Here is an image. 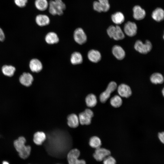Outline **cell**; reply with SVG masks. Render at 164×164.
<instances>
[{"label": "cell", "mask_w": 164, "mask_h": 164, "mask_svg": "<svg viewBox=\"0 0 164 164\" xmlns=\"http://www.w3.org/2000/svg\"><path fill=\"white\" fill-rule=\"evenodd\" d=\"M107 33L109 36L116 40L123 39L125 37V35L120 27L116 26H111L108 28Z\"/></svg>", "instance_id": "obj_3"}, {"label": "cell", "mask_w": 164, "mask_h": 164, "mask_svg": "<svg viewBox=\"0 0 164 164\" xmlns=\"http://www.w3.org/2000/svg\"><path fill=\"white\" fill-rule=\"evenodd\" d=\"M110 150L104 148L99 147L96 149L93 156L94 159L98 161H101L110 155Z\"/></svg>", "instance_id": "obj_10"}, {"label": "cell", "mask_w": 164, "mask_h": 164, "mask_svg": "<svg viewBox=\"0 0 164 164\" xmlns=\"http://www.w3.org/2000/svg\"><path fill=\"white\" fill-rule=\"evenodd\" d=\"M134 47L137 51L142 54H145L151 50L152 45L151 42L148 40H146L145 43H143L140 40H138L135 42Z\"/></svg>", "instance_id": "obj_5"}, {"label": "cell", "mask_w": 164, "mask_h": 164, "mask_svg": "<svg viewBox=\"0 0 164 164\" xmlns=\"http://www.w3.org/2000/svg\"><path fill=\"white\" fill-rule=\"evenodd\" d=\"M162 95H163V96H164V88H163V89L162 90Z\"/></svg>", "instance_id": "obj_36"}, {"label": "cell", "mask_w": 164, "mask_h": 164, "mask_svg": "<svg viewBox=\"0 0 164 164\" xmlns=\"http://www.w3.org/2000/svg\"><path fill=\"white\" fill-rule=\"evenodd\" d=\"M111 19L114 23L119 25L122 24L124 22L125 18L122 13L117 12L111 15Z\"/></svg>", "instance_id": "obj_24"}, {"label": "cell", "mask_w": 164, "mask_h": 164, "mask_svg": "<svg viewBox=\"0 0 164 164\" xmlns=\"http://www.w3.org/2000/svg\"><path fill=\"white\" fill-rule=\"evenodd\" d=\"M15 4L19 8H23L26 6L28 0H14Z\"/></svg>", "instance_id": "obj_32"}, {"label": "cell", "mask_w": 164, "mask_h": 164, "mask_svg": "<svg viewBox=\"0 0 164 164\" xmlns=\"http://www.w3.org/2000/svg\"><path fill=\"white\" fill-rule=\"evenodd\" d=\"M29 65L30 70L33 72L38 73L40 72L43 67L41 62L36 58L31 60Z\"/></svg>", "instance_id": "obj_15"}, {"label": "cell", "mask_w": 164, "mask_h": 164, "mask_svg": "<svg viewBox=\"0 0 164 164\" xmlns=\"http://www.w3.org/2000/svg\"><path fill=\"white\" fill-rule=\"evenodd\" d=\"M2 164H10L7 161H4L2 162Z\"/></svg>", "instance_id": "obj_35"}, {"label": "cell", "mask_w": 164, "mask_h": 164, "mask_svg": "<svg viewBox=\"0 0 164 164\" xmlns=\"http://www.w3.org/2000/svg\"><path fill=\"white\" fill-rule=\"evenodd\" d=\"M124 30L127 35L130 37H132L135 35L137 33V27L135 22L128 21L125 24Z\"/></svg>", "instance_id": "obj_11"}, {"label": "cell", "mask_w": 164, "mask_h": 164, "mask_svg": "<svg viewBox=\"0 0 164 164\" xmlns=\"http://www.w3.org/2000/svg\"><path fill=\"white\" fill-rule=\"evenodd\" d=\"M15 70V68L11 65H4L2 68V71L3 74L9 77L13 76Z\"/></svg>", "instance_id": "obj_23"}, {"label": "cell", "mask_w": 164, "mask_h": 164, "mask_svg": "<svg viewBox=\"0 0 164 164\" xmlns=\"http://www.w3.org/2000/svg\"><path fill=\"white\" fill-rule=\"evenodd\" d=\"M93 116V111L90 109H87L79 114V123L82 125H89L91 124Z\"/></svg>", "instance_id": "obj_7"}, {"label": "cell", "mask_w": 164, "mask_h": 164, "mask_svg": "<svg viewBox=\"0 0 164 164\" xmlns=\"http://www.w3.org/2000/svg\"><path fill=\"white\" fill-rule=\"evenodd\" d=\"M70 60L71 63L73 65L80 64L83 60L82 55L79 52H74L72 54Z\"/></svg>", "instance_id": "obj_26"}, {"label": "cell", "mask_w": 164, "mask_h": 164, "mask_svg": "<svg viewBox=\"0 0 164 164\" xmlns=\"http://www.w3.org/2000/svg\"><path fill=\"white\" fill-rule=\"evenodd\" d=\"M116 159L110 155L107 157L103 160V164H116Z\"/></svg>", "instance_id": "obj_31"}, {"label": "cell", "mask_w": 164, "mask_h": 164, "mask_svg": "<svg viewBox=\"0 0 164 164\" xmlns=\"http://www.w3.org/2000/svg\"><path fill=\"white\" fill-rule=\"evenodd\" d=\"M79 150L74 149L70 150L67 155V159L69 164H86L83 159H78L80 155Z\"/></svg>", "instance_id": "obj_4"}, {"label": "cell", "mask_w": 164, "mask_h": 164, "mask_svg": "<svg viewBox=\"0 0 164 164\" xmlns=\"http://www.w3.org/2000/svg\"><path fill=\"white\" fill-rule=\"evenodd\" d=\"M152 19L156 21L160 22L163 20L164 18V11L160 8H158L155 9L152 14Z\"/></svg>", "instance_id": "obj_21"}, {"label": "cell", "mask_w": 164, "mask_h": 164, "mask_svg": "<svg viewBox=\"0 0 164 164\" xmlns=\"http://www.w3.org/2000/svg\"><path fill=\"white\" fill-rule=\"evenodd\" d=\"M45 40L48 44H53L57 43L59 41V38L56 33L50 32L46 36Z\"/></svg>", "instance_id": "obj_22"}, {"label": "cell", "mask_w": 164, "mask_h": 164, "mask_svg": "<svg viewBox=\"0 0 164 164\" xmlns=\"http://www.w3.org/2000/svg\"><path fill=\"white\" fill-rule=\"evenodd\" d=\"M67 124L72 128L78 127L79 123L78 117L75 114H72L69 115L67 117Z\"/></svg>", "instance_id": "obj_20"}, {"label": "cell", "mask_w": 164, "mask_h": 164, "mask_svg": "<svg viewBox=\"0 0 164 164\" xmlns=\"http://www.w3.org/2000/svg\"><path fill=\"white\" fill-rule=\"evenodd\" d=\"M89 145L91 147L97 149L100 147L101 142L100 139L97 136L91 137L90 139Z\"/></svg>", "instance_id": "obj_29"}, {"label": "cell", "mask_w": 164, "mask_h": 164, "mask_svg": "<svg viewBox=\"0 0 164 164\" xmlns=\"http://www.w3.org/2000/svg\"><path fill=\"white\" fill-rule=\"evenodd\" d=\"M85 102L87 106L90 108L94 107L97 102L96 96L94 94H91L88 95L85 98Z\"/></svg>", "instance_id": "obj_27"}, {"label": "cell", "mask_w": 164, "mask_h": 164, "mask_svg": "<svg viewBox=\"0 0 164 164\" xmlns=\"http://www.w3.org/2000/svg\"><path fill=\"white\" fill-rule=\"evenodd\" d=\"M73 37L75 41L80 45L85 43L87 40L86 35L83 29L81 28H78L75 30Z\"/></svg>", "instance_id": "obj_9"}, {"label": "cell", "mask_w": 164, "mask_h": 164, "mask_svg": "<svg viewBox=\"0 0 164 164\" xmlns=\"http://www.w3.org/2000/svg\"><path fill=\"white\" fill-rule=\"evenodd\" d=\"M118 92L121 97L128 98L132 94V91L130 87L125 84H121L118 87Z\"/></svg>", "instance_id": "obj_13"}, {"label": "cell", "mask_w": 164, "mask_h": 164, "mask_svg": "<svg viewBox=\"0 0 164 164\" xmlns=\"http://www.w3.org/2000/svg\"><path fill=\"white\" fill-rule=\"evenodd\" d=\"M117 87V84L115 82L113 81L110 82L106 90L100 95V101L102 103L105 102L110 97L111 94L116 89Z\"/></svg>", "instance_id": "obj_6"}, {"label": "cell", "mask_w": 164, "mask_h": 164, "mask_svg": "<svg viewBox=\"0 0 164 164\" xmlns=\"http://www.w3.org/2000/svg\"><path fill=\"white\" fill-rule=\"evenodd\" d=\"M151 82L155 84H161L164 81L162 75L160 73H155L152 74L150 77Z\"/></svg>", "instance_id": "obj_28"}, {"label": "cell", "mask_w": 164, "mask_h": 164, "mask_svg": "<svg viewBox=\"0 0 164 164\" xmlns=\"http://www.w3.org/2000/svg\"><path fill=\"white\" fill-rule=\"evenodd\" d=\"M133 17L136 20H140L143 19L146 15L144 9L139 5L134 6L133 8Z\"/></svg>", "instance_id": "obj_14"}, {"label": "cell", "mask_w": 164, "mask_h": 164, "mask_svg": "<svg viewBox=\"0 0 164 164\" xmlns=\"http://www.w3.org/2000/svg\"><path fill=\"white\" fill-rule=\"evenodd\" d=\"M49 11L52 15H61L66 9L65 4L62 0H51L49 2Z\"/></svg>", "instance_id": "obj_2"}, {"label": "cell", "mask_w": 164, "mask_h": 164, "mask_svg": "<svg viewBox=\"0 0 164 164\" xmlns=\"http://www.w3.org/2000/svg\"><path fill=\"white\" fill-rule=\"evenodd\" d=\"M26 140L23 136H20L15 140L13 142L14 147L18 152L20 157L23 159L27 158L30 155L31 147L26 145Z\"/></svg>", "instance_id": "obj_1"}, {"label": "cell", "mask_w": 164, "mask_h": 164, "mask_svg": "<svg viewBox=\"0 0 164 164\" xmlns=\"http://www.w3.org/2000/svg\"><path fill=\"white\" fill-rule=\"evenodd\" d=\"M93 8L94 10L98 12H106L110 8L108 0H98L93 3Z\"/></svg>", "instance_id": "obj_8"}, {"label": "cell", "mask_w": 164, "mask_h": 164, "mask_svg": "<svg viewBox=\"0 0 164 164\" xmlns=\"http://www.w3.org/2000/svg\"><path fill=\"white\" fill-rule=\"evenodd\" d=\"M5 35L2 29L0 27V41H3L5 39Z\"/></svg>", "instance_id": "obj_34"}, {"label": "cell", "mask_w": 164, "mask_h": 164, "mask_svg": "<svg viewBox=\"0 0 164 164\" xmlns=\"http://www.w3.org/2000/svg\"><path fill=\"white\" fill-rule=\"evenodd\" d=\"M46 139V135L43 132H37L33 135V141L37 145H41Z\"/></svg>", "instance_id": "obj_19"}, {"label": "cell", "mask_w": 164, "mask_h": 164, "mask_svg": "<svg viewBox=\"0 0 164 164\" xmlns=\"http://www.w3.org/2000/svg\"><path fill=\"white\" fill-rule=\"evenodd\" d=\"M110 103L112 107L115 108H118L121 105L122 100L119 95H115L111 99Z\"/></svg>", "instance_id": "obj_30"}, {"label": "cell", "mask_w": 164, "mask_h": 164, "mask_svg": "<svg viewBox=\"0 0 164 164\" xmlns=\"http://www.w3.org/2000/svg\"><path fill=\"white\" fill-rule=\"evenodd\" d=\"M33 80L32 75L29 73H23L19 77L20 83L22 85L27 87L32 84Z\"/></svg>", "instance_id": "obj_12"}, {"label": "cell", "mask_w": 164, "mask_h": 164, "mask_svg": "<svg viewBox=\"0 0 164 164\" xmlns=\"http://www.w3.org/2000/svg\"><path fill=\"white\" fill-rule=\"evenodd\" d=\"M34 4L36 8L40 11H44L48 7L49 2L47 0H35Z\"/></svg>", "instance_id": "obj_25"}, {"label": "cell", "mask_w": 164, "mask_h": 164, "mask_svg": "<svg viewBox=\"0 0 164 164\" xmlns=\"http://www.w3.org/2000/svg\"><path fill=\"white\" fill-rule=\"evenodd\" d=\"M87 57L89 60L91 62L96 63L101 60V55L99 51L95 50H91L89 51Z\"/></svg>", "instance_id": "obj_18"}, {"label": "cell", "mask_w": 164, "mask_h": 164, "mask_svg": "<svg viewBox=\"0 0 164 164\" xmlns=\"http://www.w3.org/2000/svg\"><path fill=\"white\" fill-rule=\"evenodd\" d=\"M112 53L118 60H121L125 57V53L124 49L120 46L116 45L113 47Z\"/></svg>", "instance_id": "obj_17"}, {"label": "cell", "mask_w": 164, "mask_h": 164, "mask_svg": "<svg viewBox=\"0 0 164 164\" xmlns=\"http://www.w3.org/2000/svg\"><path fill=\"white\" fill-rule=\"evenodd\" d=\"M37 24L40 26H44L49 25L50 22L49 17L45 14H39L35 18Z\"/></svg>", "instance_id": "obj_16"}, {"label": "cell", "mask_w": 164, "mask_h": 164, "mask_svg": "<svg viewBox=\"0 0 164 164\" xmlns=\"http://www.w3.org/2000/svg\"><path fill=\"white\" fill-rule=\"evenodd\" d=\"M158 137L160 141L163 144L164 143V132H159L158 134Z\"/></svg>", "instance_id": "obj_33"}]
</instances>
